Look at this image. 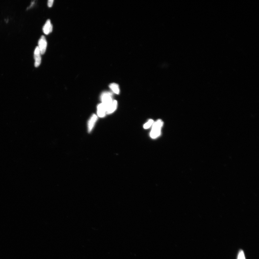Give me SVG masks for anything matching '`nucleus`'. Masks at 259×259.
I'll list each match as a JSON object with an SVG mask.
<instances>
[{"label": "nucleus", "instance_id": "nucleus-1", "mask_svg": "<svg viewBox=\"0 0 259 259\" xmlns=\"http://www.w3.org/2000/svg\"><path fill=\"white\" fill-rule=\"evenodd\" d=\"M163 125V122L161 120H158L153 123L150 133V136L152 138H156L160 136Z\"/></svg>", "mask_w": 259, "mask_h": 259}, {"label": "nucleus", "instance_id": "nucleus-2", "mask_svg": "<svg viewBox=\"0 0 259 259\" xmlns=\"http://www.w3.org/2000/svg\"><path fill=\"white\" fill-rule=\"evenodd\" d=\"M101 100L102 104L104 105L107 108L113 100L112 99V94L109 92H104L102 93L101 95Z\"/></svg>", "mask_w": 259, "mask_h": 259}, {"label": "nucleus", "instance_id": "nucleus-3", "mask_svg": "<svg viewBox=\"0 0 259 259\" xmlns=\"http://www.w3.org/2000/svg\"><path fill=\"white\" fill-rule=\"evenodd\" d=\"M39 49L41 54H44L47 47V40L44 36H41L38 42Z\"/></svg>", "mask_w": 259, "mask_h": 259}, {"label": "nucleus", "instance_id": "nucleus-4", "mask_svg": "<svg viewBox=\"0 0 259 259\" xmlns=\"http://www.w3.org/2000/svg\"><path fill=\"white\" fill-rule=\"evenodd\" d=\"M34 59L35 60V66L36 67H39L41 62V53L38 47H36L34 51Z\"/></svg>", "mask_w": 259, "mask_h": 259}, {"label": "nucleus", "instance_id": "nucleus-5", "mask_svg": "<svg viewBox=\"0 0 259 259\" xmlns=\"http://www.w3.org/2000/svg\"><path fill=\"white\" fill-rule=\"evenodd\" d=\"M107 114L106 107L102 103L98 105L97 107V115L99 118L104 117Z\"/></svg>", "mask_w": 259, "mask_h": 259}, {"label": "nucleus", "instance_id": "nucleus-6", "mask_svg": "<svg viewBox=\"0 0 259 259\" xmlns=\"http://www.w3.org/2000/svg\"><path fill=\"white\" fill-rule=\"evenodd\" d=\"M97 119V116L95 114H93L89 119L88 125V131L89 132H90L93 130Z\"/></svg>", "mask_w": 259, "mask_h": 259}, {"label": "nucleus", "instance_id": "nucleus-7", "mask_svg": "<svg viewBox=\"0 0 259 259\" xmlns=\"http://www.w3.org/2000/svg\"><path fill=\"white\" fill-rule=\"evenodd\" d=\"M53 30V26L50 20H48L43 27L44 33L46 35L51 33Z\"/></svg>", "mask_w": 259, "mask_h": 259}, {"label": "nucleus", "instance_id": "nucleus-8", "mask_svg": "<svg viewBox=\"0 0 259 259\" xmlns=\"http://www.w3.org/2000/svg\"><path fill=\"white\" fill-rule=\"evenodd\" d=\"M118 107V102L113 100L111 104L107 108V114H110L116 110Z\"/></svg>", "mask_w": 259, "mask_h": 259}, {"label": "nucleus", "instance_id": "nucleus-9", "mask_svg": "<svg viewBox=\"0 0 259 259\" xmlns=\"http://www.w3.org/2000/svg\"><path fill=\"white\" fill-rule=\"evenodd\" d=\"M109 88H110L114 93L118 95L120 93V90L119 86L118 84L116 83H112L110 84Z\"/></svg>", "mask_w": 259, "mask_h": 259}, {"label": "nucleus", "instance_id": "nucleus-10", "mask_svg": "<svg viewBox=\"0 0 259 259\" xmlns=\"http://www.w3.org/2000/svg\"><path fill=\"white\" fill-rule=\"evenodd\" d=\"M154 121L152 119L149 120L148 122L146 123L144 125V129H148L151 126H152L153 123H154Z\"/></svg>", "mask_w": 259, "mask_h": 259}, {"label": "nucleus", "instance_id": "nucleus-11", "mask_svg": "<svg viewBox=\"0 0 259 259\" xmlns=\"http://www.w3.org/2000/svg\"><path fill=\"white\" fill-rule=\"evenodd\" d=\"M238 259H246L243 251L241 250L238 254Z\"/></svg>", "mask_w": 259, "mask_h": 259}, {"label": "nucleus", "instance_id": "nucleus-12", "mask_svg": "<svg viewBox=\"0 0 259 259\" xmlns=\"http://www.w3.org/2000/svg\"><path fill=\"white\" fill-rule=\"evenodd\" d=\"M54 2L53 0H49L48 1V5L49 7H51L53 6Z\"/></svg>", "mask_w": 259, "mask_h": 259}]
</instances>
